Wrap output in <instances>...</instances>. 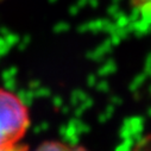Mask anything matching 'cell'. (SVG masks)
I'll list each match as a JSON object with an SVG mask.
<instances>
[{"label":"cell","instance_id":"obj_3","mask_svg":"<svg viewBox=\"0 0 151 151\" xmlns=\"http://www.w3.org/2000/svg\"><path fill=\"white\" fill-rule=\"evenodd\" d=\"M130 3L137 11L151 14V0H130Z\"/></svg>","mask_w":151,"mask_h":151},{"label":"cell","instance_id":"obj_4","mask_svg":"<svg viewBox=\"0 0 151 151\" xmlns=\"http://www.w3.org/2000/svg\"><path fill=\"white\" fill-rule=\"evenodd\" d=\"M0 151H29L27 147L23 144L13 146V147H0Z\"/></svg>","mask_w":151,"mask_h":151},{"label":"cell","instance_id":"obj_1","mask_svg":"<svg viewBox=\"0 0 151 151\" xmlns=\"http://www.w3.org/2000/svg\"><path fill=\"white\" fill-rule=\"evenodd\" d=\"M30 126V112L13 92L0 88V147L20 145Z\"/></svg>","mask_w":151,"mask_h":151},{"label":"cell","instance_id":"obj_2","mask_svg":"<svg viewBox=\"0 0 151 151\" xmlns=\"http://www.w3.org/2000/svg\"><path fill=\"white\" fill-rule=\"evenodd\" d=\"M35 151H89L82 145L71 144L61 140H45L35 149Z\"/></svg>","mask_w":151,"mask_h":151}]
</instances>
